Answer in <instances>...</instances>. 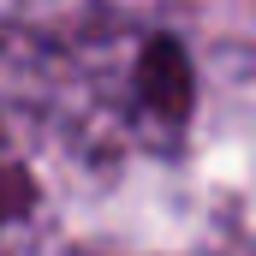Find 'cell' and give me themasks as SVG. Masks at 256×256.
Wrapping results in <instances>:
<instances>
[{"label": "cell", "mask_w": 256, "mask_h": 256, "mask_svg": "<svg viewBox=\"0 0 256 256\" xmlns=\"http://www.w3.org/2000/svg\"><path fill=\"white\" fill-rule=\"evenodd\" d=\"M0 256H256V48L167 12L0 36Z\"/></svg>", "instance_id": "cell-1"}, {"label": "cell", "mask_w": 256, "mask_h": 256, "mask_svg": "<svg viewBox=\"0 0 256 256\" xmlns=\"http://www.w3.org/2000/svg\"><path fill=\"white\" fill-rule=\"evenodd\" d=\"M167 0H0V36H54L114 18H161Z\"/></svg>", "instance_id": "cell-2"}]
</instances>
